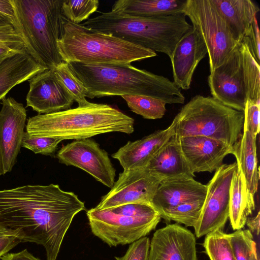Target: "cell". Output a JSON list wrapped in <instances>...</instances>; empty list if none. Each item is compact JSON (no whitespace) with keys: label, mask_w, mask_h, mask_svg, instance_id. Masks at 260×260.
I'll list each match as a JSON object with an SVG mask.
<instances>
[{"label":"cell","mask_w":260,"mask_h":260,"mask_svg":"<svg viewBox=\"0 0 260 260\" xmlns=\"http://www.w3.org/2000/svg\"><path fill=\"white\" fill-rule=\"evenodd\" d=\"M85 209L76 194L57 184L0 190V225L15 232L21 242L42 245L47 260H56L73 218Z\"/></svg>","instance_id":"obj_1"},{"label":"cell","mask_w":260,"mask_h":260,"mask_svg":"<svg viewBox=\"0 0 260 260\" xmlns=\"http://www.w3.org/2000/svg\"><path fill=\"white\" fill-rule=\"evenodd\" d=\"M68 65L87 90L90 99L110 95L150 96L166 104H183L185 97L176 84L164 76L131 64Z\"/></svg>","instance_id":"obj_2"},{"label":"cell","mask_w":260,"mask_h":260,"mask_svg":"<svg viewBox=\"0 0 260 260\" xmlns=\"http://www.w3.org/2000/svg\"><path fill=\"white\" fill-rule=\"evenodd\" d=\"M134 119L111 106L89 103L83 106L29 117L26 132L30 135L81 140L112 132L130 134Z\"/></svg>","instance_id":"obj_3"},{"label":"cell","mask_w":260,"mask_h":260,"mask_svg":"<svg viewBox=\"0 0 260 260\" xmlns=\"http://www.w3.org/2000/svg\"><path fill=\"white\" fill-rule=\"evenodd\" d=\"M184 13L152 18L101 13L81 24L91 31L110 34L171 57L179 41L192 28Z\"/></svg>","instance_id":"obj_4"},{"label":"cell","mask_w":260,"mask_h":260,"mask_svg":"<svg viewBox=\"0 0 260 260\" xmlns=\"http://www.w3.org/2000/svg\"><path fill=\"white\" fill-rule=\"evenodd\" d=\"M13 26L33 59L47 70L62 61L57 42L63 30V0H11Z\"/></svg>","instance_id":"obj_5"},{"label":"cell","mask_w":260,"mask_h":260,"mask_svg":"<svg viewBox=\"0 0 260 260\" xmlns=\"http://www.w3.org/2000/svg\"><path fill=\"white\" fill-rule=\"evenodd\" d=\"M63 30L57 42L61 59L86 64H131L156 56L150 49L110 34L92 31L63 15Z\"/></svg>","instance_id":"obj_6"},{"label":"cell","mask_w":260,"mask_h":260,"mask_svg":"<svg viewBox=\"0 0 260 260\" xmlns=\"http://www.w3.org/2000/svg\"><path fill=\"white\" fill-rule=\"evenodd\" d=\"M211 95L224 105L243 112L248 99L260 101L259 64L244 37L208 78Z\"/></svg>","instance_id":"obj_7"},{"label":"cell","mask_w":260,"mask_h":260,"mask_svg":"<svg viewBox=\"0 0 260 260\" xmlns=\"http://www.w3.org/2000/svg\"><path fill=\"white\" fill-rule=\"evenodd\" d=\"M179 137L203 136L233 147L240 138L244 112L224 105L212 96L197 95L175 116Z\"/></svg>","instance_id":"obj_8"},{"label":"cell","mask_w":260,"mask_h":260,"mask_svg":"<svg viewBox=\"0 0 260 260\" xmlns=\"http://www.w3.org/2000/svg\"><path fill=\"white\" fill-rule=\"evenodd\" d=\"M183 12L204 41L211 73L224 61L239 43L234 39L212 0H186Z\"/></svg>","instance_id":"obj_9"},{"label":"cell","mask_w":260,"mask_h":260,"mask_svg":"<svg viewBox=\"0 0 260 260\" xmlns=\"http://www.w3.org/2000/svg\"><path fill=\"white\" fill-rule=\"evenodd\" d=\"M92 234L110 247L124 245L146 237L161 220L160 215L133 217L95 207L86 212Z\"/></svg>","instance_id":"obj_10"},{"label":"cell","mask_w":260,"mask_h":260,"mask_svg":"<svg viewBox=\"0 0 260 260\" xmlns=\"http://www.w3.org/2000/svg\"><path fill=\"white\" fill-rule=\"evenodd\" d=\"M237 166V162L222 165L206 185L207 193L201 213L193 228L197 238L224 228L229 218L230 188Z\"/></svg>","instance_id":"obj_11"},{"label":"cell","mask_w":260,"mask_h":260,"mask_svg":"<svg viewBox=\"0 0 260 260\" xmlns=\"http://www.w3.org/2000/svg\"><path fill=\"white\" fill-rule=\"evenodd\" d=\"M56 157L62 164L84 170L109 188L114 184L116 170L107 152L93 139L86 138L69 143L59 149Z\"/></svg>","instance_id":"obj_12"},{"label":"cell","mask_w":260,"mask_h":260,"mask_svg":"<svg viewBox=\"0 0 260 260\" xmlns=\"http://www.w3.org/2000/svg\"><path fill=\"white\" fill-rule=\"evenodd\" d=\"M160 182L145 168L123 170L111 190L95 208L107 209L133 203L152 206L153 198Z\"/></svg>","instance_id":"obj_13"},{"label":"cell","mask_w":260,"mask_h":260,"mask_svg":"<svg viewBox=\"0 0 260 260\" xmlns=\"http://www.w3.org/2000/svg\"><path fill=\"white\" fill-rule=\"evenodd\" d=\"M0 111V176L10 172L20 151L26 120L22 104L12 98L2 99Z\"/></svg>","instance_id":"obj_14"},{"label":"cell","mask_w":260,"mask_h":260,"mask_svg":"<svg viewBox=\"0 0 260 260\" xmlns=\"http://www.w3.org/2000/svg\"><path fill=\"white\" fill-rule=\"evenodd\" d=\"M26 107L38 114H49L71 108L74 100L52 70H46L29 80Z\"/></svg>","instance_id":"obj_15"},{"label":"cell","mask_w":260,"mask_h":260,"mask_svg":"<svg viewBox=\"0 0 260 260\" xmlns=\"http://www.w3.org/2000/svg\"><path fill=\"white\" fill-rule=\"evenodd\" d=\"M148 260H198L195 235L178 223L158 229L150 242Z\"/></svg>","instance_id":"obj_16"},{"label":"cell","mask_w":260,"mask_h":260,"mask_svg":"<svg viewBox=\"0 0 260 260\" xmlns=\"http://www.w3.org/2000/svg\"><path fill=\"white\" fill-rule=\"evenodd\" d=\"M180 147L191 171L194 173L217 170L224 158L234 152L233 147L225 143L203 136L179 138Z\"/></svg>","instance_id":"obj_17"},{"label":"cell","mask_w":260,"mask_h":260,"mask_svg":"<svg viewBox=\"0 0 260 260\" xmlns=\"http://www.w3.org/2000/svg\"><path fill=\"white\" fill-rule=\"evenodd\" d=\"M207 53L204 41L192 26L177 43L170 58L173 82L179 88L189 89L196 68Z\"/></svg>","instance_id":"obj_18"},{"label":"cell","mask_w":260,"mask_h":260,"mask_svg":"<svg viewBox=\"0 0 260 260\" xmlns=\"http://www.w3.org/2000/svg\"><path fill=\"white\" fill-rule=\"evenodd\" d=\"M177 118L163 130H158L135 141H128L112 157L117 159L123 170L145 168L158 150L175 134Z\"/></svg>","instance_id":"obj_19"},{"label":"cell","mask_w":260,"mask_h":260,"mask_svg":"<svg viewBox=\"0 0 260 260\" xmlns=\"http://www.w3.org/2000/svg\"><path fill=\"white\" fill-rule=\"evenodd\" d=\"M207 189L206 185L193 178H182L164 181L160 182L157 189L152 205L161 216L180 204L204 201Z\"/></svg>","instance_id":"obj_20"},{"label":"cell","mask_w":260,"mask_h":260,"mask_svg":"<svg viewBox=\"0 0 260 260\" xmlns=\"http://www.w3.org/2000/svg\"><path fill=\"white\" fill-rule=\"evenodd\" d=\"M145 168L161 182L195 177L184 157L179 137L176 134L158 150Z\"/></svg>","instance_id":"obj_21"},{"label":"cell","mask_w":260,"mask_h":260,"mask_svg":"<svg viewBox=\"0 0 260 260\" xmlns=\"http://www.w3.org/2000/svg\"><path fill=\"white\" fill-rule=\"evenodd\" d=\"M46 70L26 49L8 57L0 63V100L15 86Z\"/></svg>","instance_id":"obj_22"},{"label":"cell","mask_w":260,"mask_h":260,"mask_svg":"<svg viewBox=\"0 0 260 260\" xmlns=\"http://www.w3.org/2000/svg\"><path fill=\"white\" fill-rule=\"evenodd\" d=\"M222 15L238 43L242 42L254 18L259 11L250 0H212Z\"/></svg>","instance_id":"obj_23"},{"label":"cell","mask_w":260,"mask_h":260,"mask_svg":"<svg viewBox=\"0 0 260 260\" xmlns=\"http://www.w3.org/2000/svg\"><path fill=\"white\" fill-rule=\"evenodd\" d=\"M186 0H118L111 11L140 18H152L183 13Z\"/></svg>","instance_id":"obj_24"},{"label":"cell","mask_w":260,"mask_h":260,"mask_svg":"<svg viewBox=\"0 0 260 260\" xmlns=\"http://www.w3.org/2000/svg\"><path fill=\"white\" fill-rule=\"evenodd\" d=\"M256 141V137L243 128L240 138L233 146V154L241 168L248 192L253 198L259 179Z\"/></svg>","instance_id":"obj_25"},{"label":"cell","mask_w":260,"mask_h":260,"mask_svg":"<svg viewBox=\"0 0 260 260\" xmlns=\"http://www.w3.org/2000/svg\"><path fill=\"white\" fill-rule=\"evenodd\" d=\"M237 164L230 192L229 219L234 231L244 227L248 217L255 209L254 198L249 193L244 176Z\"/></svg>","instance_id":"obj_26"},{"label":"cell","mask_w":260,"mask_h":260,"mask_svg":"<svg viewBox=\"0 0 260 260\" xmlns=\"http://www.w3.org/2000/svg\"><path fill=\"white\" fill-rule=\"evenodd\" d=\"M121 96L126 101L128 107L133 112L145 119H160L165 114L166 104L158 99L138 95H124Z\"/></svg>","instance_id":"obj_27"},{"label":"cell","mask_w":260,"mask_h":260,"mask_svg":"<svg viewBox=\"0 0 260 260\" xmlns=\"http://www.w3.org/2000/svg\"><path fill=\"white\" fill-rule=\"evenodd\" d=\"M205 236L203 246L210 260H236L228 234L223 229Z\"/></svg>","instance_id":"obj_28"},{"label":"cell","mask_w":260,"mask_h":260,"mask_svg":"<svg viewBox=\"0 0 260 260\" xmlns=\"http://www.w3.org/2000/svg\"><path fill=\"white\" fill-rule=\"evenodd\" d=\"M228 236L236 260H259L256 243L249 230H236Z\"/></svg>","instance_id":"obj_29"},{"label":"cell","mask_w":260,"mask_h":260,"mask_svg":"<svg viewBox=\"0 0 260 260\" xmlns=\"http://www.w3.org/2000/svg\"><path fill=\"white\" fill-rule=\"evenodd\" d=\"M52 70L78 106H85L90 103L86 99V89L71 71L67 62L62 61Z\"/></svg>","instance_id":"obj_30"},{"label":"cell","mask_w":260,"mask_h":260,"mask_svg":"<svg viewBox=\"0 0 260 260\" xmlns=\"http://www.w3.org/2000/svg\"><path fill=\"white\" fill-rule=\"evenodd\" d=\"M204 201H197L180 204L165 213L161 216L167 221H174L186 226L194 228L197 224Z\"/></svg>","instance_id":"obj_31"},{"label":"cell","mask_w":260,"mask_h":260,"mask_svg":"<svg viewBox=\"0 0 260 260\" xmlns=\"http://www.w3.org/2000/svg\"><path fill=\"white\" fill-rule=\"evenodd\" d=\"M98 0L63 1L61 7L62 15L69 21L80 24L95 12L99 7Z\"/></svg>","instance_id":"obj_32"},{"label":"cell","mask_w":260,"mask_h":260,"mask_svg":"<svg viewBox=\"0 0 260 260\" xmlns=\"http://www.w3.org/2000/svg\"><path fill=\"white\" fill-rule=\"evenodd\" d=\"M61 141L62 140L58 138L30 135L25 132L22 141V146L30 150L35 154L52 156Z\"/></svg>","instance_id":"obj_33"},{"label":"cell","mask_w":260,"mask_h":260,"mask_svg":"<svg viewBox=\"0 0 260 260\" xmlns=\"http://www.w3.org/2000/svg\"><path fill=\"white\" fill-rule=\"evenodd\" d=\"M0 45L19 51L25 50L24 44L11 21L0 14Z\"/></svg>","instance_id":"obj_34"},{"label":"cell","mask_w":260,"mask_h":260,"mask_svg":"<svg viewBox=\"0 0 260 260\" xmlns=\"http://www.w3.org/2000/svg\"><path fill=\"white\" fill-rule=\"evenodd\" d=\"M107 209L114 214L133 217L160 215L152 206L140 203L126 204Z\"/></svg>","instance_id":"obj_35"},{"label":"cell","mask_w":260,"mask_h":260,"mask_svg":"<svg viewBox=\"0 0 260 260\" xmlns=\"http://www.w3.org/2000/svg\"><path fill=\"white\" fill-rule=\"evenodd\" d=\"M260 101H253L248 99L244 112L243 128L253 136L256 137L259 132Z\"/></svg>","instance_id":"obj_36"},{"label":"cell","mask_w":260,"mask_h":260,"mask_svg":"<svg viewBox=\"0 0 260 260\" xmlns=\"http://www.w3.org/2000/svg\"><path fill=\"white\" fill-rule=\"evenodd\" d=\"M150 242L148 237H143L131 243L123 256H115V258L116 260H148Z\"/></svg>","instance_id":"obj_37"},{"label":"cell","mask_w":260,"mask_h":260,"mask_svg":"<svg viewBox=\"0 0 260 260\" xmlns=\"http://www.w3.org/2000/svg\"><path fill=\"white\" fill-rule=\"evenodd\" d=\"M20 242L15 232L0 225V258Z\"/></svg>","instance_id":"obj_38"},{"label":"cell","mask_w":260,"mask_h":260,"mask_svg":"<svg viewBox=\"0 0 260 260\" xmlns=\"http://www.w3.org/2000/svg\"><path fill=\"white\" fill-rule=\"evenodd\" d=\"M244 37H247L250 46L257 62L260 61V38L259 30L258 26L257 17L255 16Z\"/></svg>","instance_id":"obj_39"},{"label":"cell","mask_w":260,"mask_h":260,"mask_svg":"<svg viewBox=\"0 0 260 260\" xmlns=\"http://www.w3.org/2000/svg\"><path fill=\"white\" fill-rule=\"evenodd\" d=\"M2 260H41L35 257L26 249L16 253H7L1 257Z\"/></svg>","instance_id":"obj_40"},{"label":"cell","mask_w":260,"mask_h":260,"mask_svg":"<svg viewBox=\"0 0 260 260\" xmlns=\"http://www.w3.org/2000/svg\"><path fill=\"white\" fill-rule=\"evenodd\" d=\"M0 14L9 18L13 24L15 16L11 0H0Z\"/></svg>","instance_id":"obj_41"},{"label":"cell","mask_w":260,"mask_h":260,"mask_svg":"<svg viewBox=\"0 0 260 260\" xmlns=\"http://www.w3.org/2000/svg\"><path fill=\"white\" fill-rule=\"evenodd\" d=\"M260 224V213L258 211L257 215L254 217H248L246 224L251 233L257 236L259 235Z\"/></svg>","instance_id":"obj_42"},{"label":"cell","mask_w":260,"mask_h":260,"mask_svg":"<svg viewBox=\"0 0 260 260\" xmlns=\"http://www.w3.org/2000/svg\"><path fill=\"white\" fill-rule=\"evenodd\" d=\"M23 51H21L8 46L0 45V63L8 57Z\"/></svg>","instance_id":"obj_43"}]
</instances>
